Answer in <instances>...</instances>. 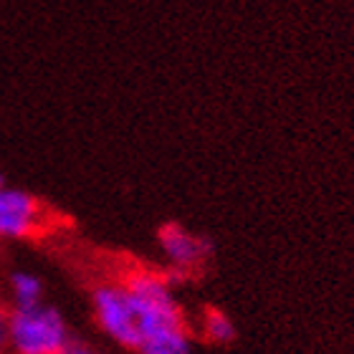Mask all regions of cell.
I'll return each instance as SVG.
<instances>
[{"mask_svg":"<svg viewBox=\"0 0 354 354\" xmlns=\"http://www.w3.org/2000/svg\"><path fill=\"white\" fill-rule=\"evenodd\" d=\"M44 205L21 187H0V241H26L44 228Z\"/></svg>","mask_w":354,"mask_h":354,"instance_id":"277c9868","label":"cell"},{"mask_svg":"<svg viewBox=\"0 0 354 354\" xmlns=\"http://www.w3.org/2000/svg\"><path fill=\"white\" fill-rule=\"evenodd\" d=\"M3 185H6V183H3V177H0V187H3Z\"/></svg>","mask_w":354,"mask_h":354,"instance_id":"8fae6325","label":"cell"},{"mask_svg":"<svg viewBox=\"0 0 354 354\" xmlns=\"http://www.w3.org/2000/svg\"><path fill=\"white\" fill-rule=\"evenodd\" d=\"M122 286H124L129 304H132L137 332H140V344L145 339L157 337V334H167L187 326L183 309H180V304L172 294V286L167 283L162 273L134 268L122 279Z\"/></svg>","mask_w":354,"mask_h":354,"instance_id":"6da1fadb","label":"cell"},{"mask_svg":"<svg viewBox=\"0 0 354 354\" xmlns=\"http://www.w3.org/2000/svg\"><path fill=\"white\" fill-rule=\"evenodd\" d=\"M64 354H99V352L91 349V347H84V344H71Z\"/></svg>","mask_w":354,"mask_h":354,"instance_id":"30bf717a","label":"cell"},{"mask_svg":"<svg viewBox=\"0 0 354 354\" xmlns=\"http://www.w3.org/2000/svg\"><path fill=\"white\" fill-rule=\"evenodd\" d=\"M8 291L13 304L10 309H26L44 301V281L30 271H15L8 281Z\"/></svg>","mask_w":354,"mask_h":354,"instance_id":"8992f818","label":"cell"},{"mask_svg":"<svg viewBox=\"0 0 354 354\" xmlns=\"http://www.w3.org/2000/svg\"><path fill=\"white\" fill-rule=\"evenodd\" d=\"M160 248H162L165 259L170 261V268L185 273L195 271L213 253V243L207 238L195 236L177 223H167L160 228Z\"/></svg>","mask_w":354,"mask_h":354,"instance_id":"5b68a950","label":"cell"},{"mask_svg":"<svg viewBox=\"0 0 354 354\" xmlns=\"http://www.w3.org/2000/svg\"><path fill=\"white\" fill-rule=\"evenodd\" d=\"M140 354H192L190 329H175L167 334H157L152 339H145L137 347Z\"/></svg>","mask_w":354,"mask_h":354,"instance_id":"52a82bcc","label":"cell"},{"mask_svg":"<svg viewBox=\"0 0 354 354\" xmlns=\"http://www.w3.org/2000/svg\"><path fill=\"white\" fill-rule=\"evenodd\" d=\"M91 309L99 329H102L111 342L119 347L137 349L140 344V332L134 322V311L129 304L122 281H104L91 291Z\"/></svg>","mask_w":354,"mask_h":354,"instance_id":"3957f363","label":"cell"},{"mask_svg":"<svg viewBox=\"0 0 354 354\" xmlns=\"http://www.w3.org/2000/svg\"><path fill=\"white\" fill-rule=\"evenodd\" d=\"M203 334L215 344H230L236 339V324L225 311L207 309L205 317H203Z\"/></svg>","mask_w":354,"mask_h":354,"instance_id":"ba28073f","label":"cell"},{"mask_svg":"<svg viewBox=\"0 0 354 354\" xmlns=\"http://www.w3.org/2000/svg\"><path fill=\"white\" fill-rule=\"evenodd\" d=\"M71 347V329L56 306L36 304L10 309L8 354H64Z\"/></svg>","mask_w":354,"mask_h":354,"instance_id":"7a4b0ae2","label":"cell"},{"mask_svg":"<svg viewBox=\"0 0 354 354\" xmlns=\"http://www.w3.org/2000/svg\"><path fill=\"white\" fill-rule=\"evenodd\" d=\"M8 329H10V306L0 301V354H8Z\"/></svg>","mask_w":354,"mask_h":354,"instance_id":"9c48e42d","label":"cell"}]
</instances>
